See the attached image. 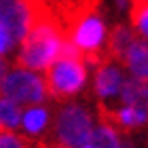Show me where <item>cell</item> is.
Returning <instances> with one entry per match:
<instances>
[{
	"label": "cell",
	"instance_id": "obj_11",
	"mask_svg": "<svg viewBox=\"0 0 148 148\" xmlns=\"http://www.w3.org/2000/svg\"><path fill=\"white\" fill-rule=\"evenodd\" d=\"M87 142H89L91 148H125L123 142H121V138H119V133L110 125L93 127V131H91Z\"/></svg>",
	"mask_w": 148,
	"mask_h": 148
},
{
	"label": "cell",
	"instance_id": "obj_17",
	"mask_svg": "<svg viewBox=\"0 0 148 148\" xmlns=\"http://www.w3.org/2000/svg\"><path fill=\"white\" fill-rule=\"evenodd\" d=\"M116 4H119V9H127V0H116Z\"/></svg>",
	"mask_w": 148,
	"mask_h": 148
},
{
	"label": "cell",
	"instance_id": "obj_16",
	"mask_svg": "<svg viewBox=\"0 0 148 148\" xmlns=\"http://www.w3.org/2000/svg\"><path fill=\"white\" fill-rule=\"evenodd\" d=\"M6 72H9V64L4 62V57H2V55H0V80L6 76Z\"/></svg>",
	"mask_w": 148,
	"mask_h": 148
},
{
	"label": "cell",
	"instance_id": "obj_4",
	"mask_svg": "<svg viewBox=\"0 0 148 148\" xmlns=\"http://www.w3.org/2000/svg\"><path fill=\"white\" fill-rule=\"evenodd\" d=\"M32 25V9L25 0H0V28L13 42L23 40Z\"/></svg>",
	"mask_w": 148,
	"mask_h": 148
},
{
	"label": "cell",
	"instance_id": "obj_20",
	"mask_svg": "<svg viewBox=\"0 0 148 148\" xmlns=\"http://www.w3.org/2000/svg\"><path fill=\"white\" fill-rule=\"evenodd\" d=\"M57 148H59V146H57ZM62 148H64V146H62Z\"/></svg>",
	"mask_w": 148,
	"mask_h": 148
},
{
	"label": "cell",
	"instance_id": "obj_1",
	"mask_svg": "<svg viewBox=\"0 0 148 148\" xmlns=\"http://www.w3.org/2000/svg\"><path fill=\"white\" fill-rule=\"evenodd\" d=\"M0 95L17 106H36L45 99L47 87L38 74L30 70H13L0 80Z\"/></svg>",
	"mask_w": 148,
	"mask_h": 148
},
{
	"label": "cell",
	"instance_id": "obj_13",
	"mask_svg": "<svg viewBox=\"0 0 148 148\" xmlns=\"http://www.w3.org/2000/svg\"><path fill=\"white\" fill-rule=\"evenodd\" d=\"M21 123V108L9 99L0 97V129H15Z\"/></svg>",
	"mask_w": 148,
	"mask_h": 148
},
{
	"label": "cell",
	"instance_id": "obj_3",
	"mask_svg": "<svg viewBox=\"0 0 148 148\" xmlns=\"http://www.w3.org/2000/svg\"><path fill=\"white\" fill-rule=\"evenodd\" d=\"M87 80V70L80 59H55L49 66L47 76V89L55 97H68L83 89Z\"/></svg>",
	"mask_w": 148,
	"mask_h": 148
},
{
	"label": "cell",
	"instance_id": "obj_8",
	"mask_svg": "<svg viewBox=\"0 0 148 148\" xmlns=\"http://www.w3.org/2000/svg\"><path fill=\"white\" fill-rule=\"evenodd\" d=\"M133 40H136V36H133L131 28H127V25H116V28L112 30V34H110V40H108V47H110L108 53L114 59H125V53L131 47Z\"/></svg>",
	"mask_w": 148,
	"mask_h": 148
},
{
	"label": "cell",
	"instance_id": "obj_19",
	"mask_svg": "<svg viewBox=\"0 0 148 148\" xmlns=\"http://www.w3.org/2000/svg\"><path fill=\"white\" fill-rule=\"evenodd\" d=\"M28 2H36V0H28Z\"/></svg>",
	"mask_w": 148,
	"mask_h": 148
},
{
	"label": "cell",
	"instance_id": "obj_6",
	"mask_svg": "<svg viewBox=\"0 0 148 148\" xmlns=\"http://www.w3.org/2000/svg\"><path fill=\"white\" fill-rule=\"evenodd\" d=\"M123 85V74L116 66H99L95 74V93L99 97H114L119 95Z\"/></svg>",
	"mask_w": 148,
	"mask_h": 148
},
{
	"label": "cell",
	"instance_id": "obj_9",
	"mask_svg": "<svg viewBox=\"0 0 148 148\" xmlns=\"http://www.w3.org/2000/svg\"><path fill=\"white\" fill-rule=\"evenodd\" d=\"M119 95L123 99V106H146V80H123Z\"/></svg>",
	"mask_w": 148,
	"mask_h": 148
},
{
	"label": "cell",
	"instance_id": "obj_7",
	"mask_svg": "<svg viewBox=\"0 0 148 148\" xmlns=\"http://www.w3.org/2000/svg\"><path fill=\"white\" fill-rule=\"evenodd\" d=\"M125 62L129 66V70L133 74V78L138 80H146L148 76V51H146V40L136 38L131 42V47L125 53Z\"/></svg>",
	"mask_w": 148,
	"mask_h": 148
},
{
	"label": "cell",
	"instance_id": "obj_2",
	"mask_svg": "<svg viewBox=\"0 0 148 148\" xmlns=\"http://www.w3.org/2000/svg\"><path fill=\"white\" fill-rule=\"evenodd\" d=\"M93 131L91 114L83 106H66L57 114L55 121V136L64 148H78L89 140Z\"/></svg>",
	"mask_w": 148,
	"mask_h": 148
},
{
	"label": "cell",
	"instance_id": "obj_12",
	"mask_svg": "<svg viewBox=\"0 0 148 148\" xmlns=\"http://www.w3.org/2000/svg\"><path fill=\"white\" fill-rule=\"evenodd\" d=\"M47 121H49V112L42 106H32L25 112H21V125L30 136H38L40 131H45Z\"/></svg>",
	"mask_w": 148,
	"mask_h": 148
},
{
	"label": "cell",
	"instance_id": "obj_5",
	"mask_svg": "<svg viewBox=\"0 0 148 148\" xmlns=\"http://www.w3.org/2000/svg\"><path fill=\"white\" fill-rule=\"evenodd\" d=\"M74 32L68 36L70 42L76 47V49L80 53H95L99 47H102L104 42V36H106V28H104V21L102 17L93 15V13H89V15H80L76 21H74Z\"/></svg>",
	"mask_w": 148,
	"mask_h": 148
},
{
	"label": "cell",
	"instance_id": "obj_15",
	"mask_svg": "<svg viewBox=\"0 0 148 148\" xmlns=\"http://www.w3.org/2000/svg\"><path fill=\"white\" fill-rule=\"evenodd\" d=\"M13 40H11V36L6 34V32L0 28V55H4V53H9L11 49H13Z\"/></svg>",
	"mask_w": 148,
	"mask_h": 148
},
{
	"label": "cell",
	"instance_id": "obj_14",
	"mask_svg": "<svg viewBox=\"0 0 148 148\" xmlns=\"http://www.w3.org/2000/svg\"><path fill=\"white\" fill-rule=\"evenodd\" d=\"M0 148H25L23 140L9 129H0Z\"/></svg>",
	"mask_w": 148,
	"mask_h": 148
},
{
	"label": "cell",
	"instance_id": "obj_10",
	"mask_svg": "<svg viewBox=\"0 0 148 148\" xmlns=\"http://www.w3.org/2000/svg\"><path fill=\"white\" fill-rule=\"evenodd\" d=\"M112 121L125 129H136L146 123V106H123L121 110L112 112Z\"/></svg>",
	"mask_w": 148,
	"mask_h": 148
},
{
	"label": "cell",
	"instance_id": "obj_18",
	"mask_svg": "<svg viewBox=\"0 0 148 148\" xmlns=\"http://www.w3.org/2000/svg\"><path fill=\"white\" fill-rule=\"evenodd\" d=\"M138 2H146V0H133V4H138Z\"/></svg>",
	"mask_w": 148,
	"mask_h": 148
}]
</instances>
